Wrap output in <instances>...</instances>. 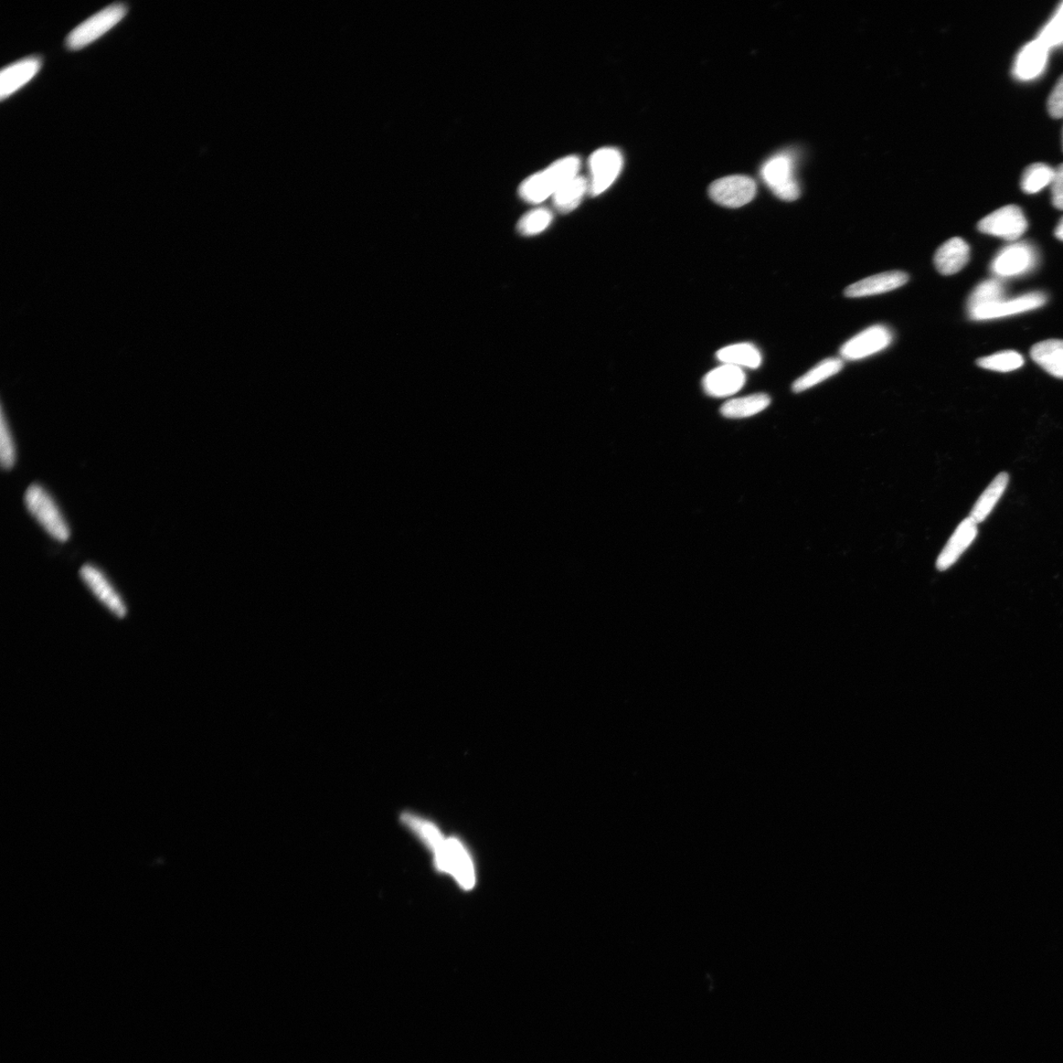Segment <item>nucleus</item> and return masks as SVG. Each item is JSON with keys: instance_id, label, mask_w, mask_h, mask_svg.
<instances>
[{"instance_id": "obj_1", "label": "nucleus", "mask_w": 1063, "mask_h": 1063, "mask_svg": "<svg viewBox=\"0 0 1063 1063\" xmlns=\"http://www.w3.org/2000/svg\"><path fill=\"white\" fill-rule=\"evenodd\" d=\"M402 821L433 850L441 870L452 875L463 888L474 886L473 864L459 841L444 839L437 827L419 816L406 813Z\"/></svg>"}, {"instance_id": "obj_2", "label": "nucleus", "mask_w": 1063, "mask_h": 1063, "mask_svg": "<svg viewBox=\"0 0 1063 1063\" xmlns=\"http://www.w3.org/2000/svg\"><path fill=\"white\" fill-rule=\"evenodd\" d=\"M580 159L568 156L548 167L544 171L528 177L519 187L521 198L529 204H538L550 196L569 180L578 176Z\"/></svg>"}, {"instance_id": "obj_3", "label": "nucleus", "mask_w": 1063, "mask_h": 1063, "mask_svg": "<svg viewBox=\"0 0 1063 1063\" xmlns=\"http://www.w3.org/2000/svg\"><path fill=\"white\" fill-rule=\"evenodd\" d=\"M29 513L47 533L59 543L70 538V529L55 499L41 485L29 486L24 495Z\"/></svg>"}, {"instance_id": "obj_4", "label": "nucleus", "mask_w": 1063, "mask_h": 1063, "mask_svg": "<svg viewBox=\"0 0 1063 1063\" xmlns=\"http://www.w3.org/2000/svg\"><path fill=\"white\" fill-rule=\"evenodd\" d=\"M127 10L129 9L125 5L114 4L85 20L68 36L66 41L68 49L78 50L89 46L118 25L125 17Z\"/></svg>"}, {"instance_id": "obj_5", "label": "nucleus", "mask_w": 1063, "mask_h": 1063, "mask_svg": "<svg viewBox=\"0 0 1063 1063\" xmlns=\"http://www.w3.org/2000/svg\"><path fill=\"white\" fill-rule=\"evenodd\" d=\"M1038 263V253L1032 244L1016 242L996 254L992 262V273L996 279L1018 277L1032 271Z\"/></svg>"}, {"instance_id": "obj_6", "label": "nucleus", "mask_w": 1063, "mask_h": 1063, "mask_svg": "<svg viewBox=\"0 0 1063 1063\" xmlns=\"http://www.w3.org/2000/svg\"><path fill=\"white\" fill-rule=\"evenodd\" d=\"M761 176L778 198L794 201L800 197L801 188L795 177V164L790 155L779 154L769 159L762 167Z\"/></svg>"}, {"instance_id": "obj_7", "label": "nucleus", "mask_w": 1063, "mask_h": 1063, "mask_svg": "<svg viewBox=\"0 0 1063 1063\" xmlns=\"http://www.w3.org/2000/svg\"><path fill=\"white\" fill-rule=\"evenodd\" d=\"M79 576L85 586L93 594V596L114 618L119 620L126 618L127 614H129V607H127L121 593L116 590L114 584L100 568L90 565V563H86V565H84L80 568Z\"/></svg>"}, {"instance_id": "obj_8", "label": "nucleus", "mask_w": 1063, "mask_h": 1063, "mask_svg": "<svg viewBox=\"0 0 1063 1063\" xmlns=\"http://www.w3.org/2000/svg\"><path fill=\"white\" fill-rule=\"evenodd\" d=\"M623 158L615 148H602L590 157L589 194L598 196L615 182L622 172Z\"/></svg>"}, {"instance_id": "obj_9", "label": "nucleus", "mask_w": 1063, "mask_h": 1063, "mask_svg": "<svg viewBox=\"0 0 1063 1063\" xmlns=\"http://www.w3.org/2000/svg\"><path fill=\"white\" fill-rule=\"evenodd\" d=\"M977 228L986 235L1015 241L1024 235L1028 222L1022 209L1007 205L981 220Z\"/></svg>"}, {"instance_id": "obj_10", "label": "nucleus", "mask_w": 1063, "mask_h": 1063, "mask_svg": "<svg viewBox=\"0 0 1063 1063\" xmlns=\"http://www.w3.org/2000/svg\"><path fill=\"white\" fill-rule=\"evenodd\" d=\"M893 341V334L886 325L877 324L865 329L850 338L841 349L840 355L846 360H859L880 353Z\"/></svg>"}, {"instance_id": "obj_11", "label": "nucleus", "mask_w": 1063, "mask_h": 1063, "mask_svg": "<svg viewBox=\"0 0 1063 1063\" xmlns=\"http://www.w3.org/2000/svg\"><path fill=\"white\" fill-rule=\"evenodd\" d=\"M709 195L722 206L740 208L756 196L757 185L750 177L731 176L715 180L710 186Z\"/></svg>"}, {"instance_id": "obj_12", "label": "nucleus", "mask_w": 1063, "mask_h": 1063, "mask_svg": "<svg viewBox=\"0 0 1063 1063\" xmlns=\"http://www.w3.org/2000/svg\"><path fill=\"white\" fill-rule=\"evenodd\" d=\"M1046 303L1047 295L1045 294L1040 292L1029 293L1014 297V299L1007 300L1004 297V299L995 304L976 308V310L968 312V315L975 322L991 321V319L1034 311L1043 306Z\"/></svg>"}, {"instance_id": "obj_13", "label": "nucleus", "mask_w": 1063, "mask_h": 1063, "mask_svg": "<svg viewBox=\"0 0 1063 1063\" xmlns=\"http://www.w3.org/2000/svg\"><path fill=\"white\" fill-rule=\"evenodd\" d=\"M746 380L742 368L722 365L708 372L704 379V388L709 396L724 398L736 395Z\"/></svg>"}, {"instance_id": "obj_14", "label": "nucleus", "mask_w": 1063, "mask_h": 1063, "mask_svg": "<svg viewBox=\"0 0 1063 1063\" xmlns=\"http://www.w3.org/2000/svg\"><path fill=\"white\" fill-rule=\"evenodd\" d=\"M41 68V58L33 56L18 60L4 68L0 74V98L5 101L24 87L37 76Z\"/></svg>"}, {"instance_id": "obj_15", "label": "nucleus", "mask_w": 1063, "mask_h": 1063, "mask_svg": "<svg viewBox=\"0 0 1063 1063\" xmlns=\"http://www.w3.org/2000/svg\"><path fill=\"white\" fill-rule=\"evenodd\" d=\"M908 281L909 276L905 272L891 271L880 273L849 286L845 291V295L850 297V299H855V297L886 294L900 288V286L907 284Z\"/></svg>"}, {"instance_id": "obj_16", "label": "nucleus", "mask_w": 1063, "mask_h": 1063, "mask_svg": "<svg viewBox=\"0 0 1063 1063\" xmlns=\"http://www.w3.org/2000/svg\"><path fill=\"white\" fill-rule=\"evenodd\" d=\"M977 535V524L971 518H966L957 527L948 545L942 550L937 561L940 571L948 570L960 559L964 551L973 543Z\"/></svg>"}, {"instance_id": "obj_17", "label": "nucleus", "mask_w": 1063, "mask_h": 1063, "mask_svg": "<svg viewBox=\"0 0 1063 1063\" xmlns=\"http://www.w3.org/2000/svg\"><path fill=\"white\" fill-rule=\"evenodd\" d=\"M1049 50L1038 39L1029 42L1016 59L1013 69L1015 77L1027 81L1040 77L1047 67Z\"/></svg>"}, {"instance_id": "obj_18", "label": "nucleus", "mask_w": 1063, "mask_h": 1063, "mask_svg": "<svg viewBox=\"0 0 1063 1063\" xmlns=\"http://www.w3.org/2000/svg\"><path fill=\"white\" fill-rule=\"evenodd\" d=\"M970 260V247L964 240L953 238L935 252V268L944 276L960 272Z\"/></svg>"}, {"instance_id": "obj_19", "label": "nucleus", "mask_w": 1063, "mask_h": 1063, "mask_svg": "<svg viewBox=\"0 0 1063 1063\" xmlns=\"http://www.w3.org/2000/svg\"><path fill=\"white\" fill-rule=\"evenodd\" d=\"M1031 357L1049 375L1063 378V340H1047L1031 350Z\"/></svg>"}, {"instance_id": "obj_20", "label": "nucleus", "mask_w": 1063, "mask_h": 1063, "mask_svg": "<svg viewBox=\"0 0 1063 1063\" xmlns=\"http://www.w3.org/2000/svg\"><path fill=\"white\" fill-rule=\"evenodd\" d=\"M1009 484V475L1005 472L998 474L975 504L970 517L977 524L984 522L993 509L1004 495Z\"/></svg>"}, {"instance_id": "obj_21", "label": "nucleus", "mask_w": 1063, "mask_h": 1063, "mask_svg": "<svg viewBox=\"0 0 1063 1063\" xmlns=\"http://www.w3.org/2000/svg\"><path fill=\"white\" fill-rule=\"evenodd\" d=\"M717 358L724 365L737 368H759L762 363L759 350L750 343H739L722 348Z\"/></svg>"}, {"instance_id": "obj_22", "label": "nucleus", "mask_w": 1063, "mask_h": 1063, "mask_svg": "<svg viewBox=\"0 0 1063 1063\" xmlns=\"http://www.w3.org/2000/svg\"><path fill=\"white\" fill-rule=\"evenodd\" d=\"M771 399L767 395H754L728 401L721 408L722 416L730 419L749 418L767 409Z\"/></svg>"}, {"instance_id": "obj_23", "label": "nucleus", "mask_w": 1063, "mask_h": 1063, "mask_svg": "<svg viewBox=\"0 0 1063 1063\" xmlns=\"http://www.w3.org/2000/svg\"><path fill=\"white\" fill-rule=\"evenodd\" d=\"M844 367L843 359L839 358H829L820 364H817L805 375L795 380L793 385V391L795 393H801L811 389L817 385L822 384L824 380L837 375Z\"/></svg>"}, {"instance_id": "obj_24", "label": "nucleus", "mask_w": 1063, "mask_h": 1063, "mask_svg": "<svg viewBox=\"0 0 1063 1063\" xmlns=\"http://www.w3.org/2000/svg\"><path fill=\"white\" fill-rule=\"evenodd\" d=\"M587 191L589 193L588 180L577 176L562 186L552 196L555 207L562 213H569L579 206Z\"/></svg>"}, {"instance_id": "obj_25", "label": "nucleus", "mask_w": 1063, "mask_h": 1063, "mask_svg": "<svg viewBox=\"0 0 1063 1063\" xmlns=\"http://www.w3.org/2000/svg\"><path fill=\"white\" fill-rule=\"evenodd\" d=\"M1005 288L999 279H991L977 285L967 303V311L971 312L982 306L1004 299Z\"/></svg>"}, {"instance_id": "obj_26", "label": "nucleus", "mask_w": 1063, "mask_h": 1063, "mask_svg": "<svg viewBox=\"0 0 1063 1063\" xmlns=\"http://www.w3.org/2000/svg\"><path fill=\"white\" fill-rule=\"evenodd\" d=\"M1054 176L1055 168L1049 165L1041 163L1031 165L1025 169L1022 179V187L1028 195L1038 194L1039 191L1050 186Z\"/></svg>"}, {"instance_id": "obj_27", "label": "nucleus", "mask_w": 1063, "mask_h": 1063, "mask_svg": "<svg viewBox=\"0 0 1063 1063\" xmlns=\"http://www.w3.org/2000/svg\"><path fill=\"white\" fill-rule=\"evenodd\" d=\"M977 366L999 372H1009L1022 368L1024 359L1015 350H1004L977 360Z\"/></svg>"}, {"instance_id": "obj_28", "label": "nucleus", "mask_w": 1063, "mask_h": 1063, "mask_svg": "<svg viewBox=\"0 0 1063 1063\" xmlns=\"http://www.w3.org/2000/svg\"><path fill=\"white\" fill-rule=\"evenodd\" d=\"M0 462L3 469L7 471L13 469L16 462V446L4 406L0 418Z\"/></svg>"}, {"instance_id": "obj_29", "label": "nucleus", "mask_w": 1063, "mask_h": 1063, "mask_svg": "<svg viewBox=\"0 0 1063 1063\" xmlns=\"http://www.w3.org/2000/svg\"><path fill=\"white\" fill-rule=\"evenodd\" d=\"M552 221L551 212L545 208L531 211L518 223V231L524 236H534L544 232Z\"/></svg>"}, {"instance_id": "obj_30", "label": "nucleus", "mask_w": 1063, "mask_h": 1063, "mask_svg": "<svg viewBox=\"0 0 1063 1063\" xmlns=\"http://www.w3.org/2000/svg\"><path fill=\"white\" fill-rule=\"evenodd\" d=\"M1038 40L1049 49L1063 44V4L1055 17L1041 31Z\"/></svg>"}, {"instance_id": "obj_31", "label": "nucleus", "mask_w": 1063, "mask_h": 1063, "mask_svg": "<svg viewBox=\"0 0 1063 1063\" xmlns=\"http://www.w3.org/2000/svg\"><path fill=\"white\" fill-rule=\"evenodd\" d=\"M1049 113L1054 119L1063 118V76L1050 93L1048 102Z\"/></svg>"}, {"instance_id": "obj_32", "label": "nucleus", "mask_w": 1063, "mask_h": 1063, "mask_svg": "<svg viewBox=\"0 0 1063 1063\" xmlns=\"http://www.w3.org/2000/svg\"><path fill=\"white\" fill-rule=\"evenodd\" d=\"M1049 186L1052 205L1063 211V164L1055 169V176Z\"/></svg>"}, {"instance_id": "obj_33", "label": "nucleus", "mask_w": 1063, "mask_h": 1063, "mask_svg": "<svg viewBox=\"0 0 1063 1063\" xmlns=\"http://www.w3.org/2000/svg\"><path fill=\"white\" fill-rule=\"evenodd\" d=\"M1055 235H1056L1057 239L1063 241V217L1058 222V224L1056 231H1055Z\"/></svg>"}]
</instances>
